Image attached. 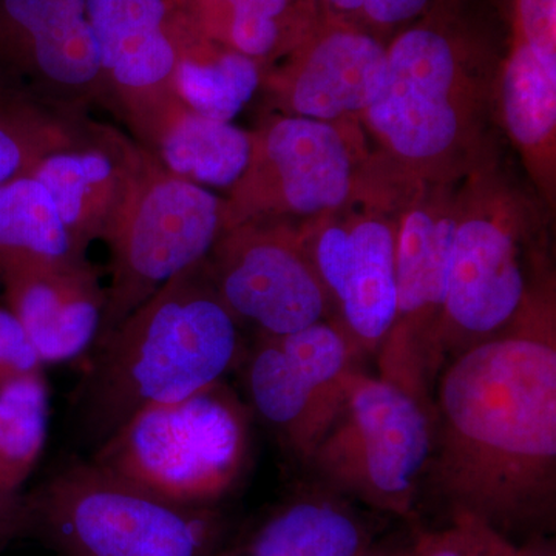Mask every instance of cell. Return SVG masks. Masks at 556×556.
Instances as JSON below:
<instances>
[{
	"mask_svg": "<svg viewBox=\"0 0 556 556\" xmlns=\"http://www.w3.org/2000/svg\"><path fill=\"white\" fill-rule=\"evenodd\" d=\"M431 401V482L456 521L500 533L556 489V302L444 362Z\"/></svg>",
	"mask_w": 556,
	"mask_h": 556,
	"instance_id": "6da1fadb",
	"label": "cell"
},
{
	"mask_svg": "<svg viewBox=\"0 0 556 556\" xmlns=\"http://www.w3.org/2000/svg\"><path fill=\"white\" fill-rule=\"evenodd\" d=\"M507 35L493 0H439L397 33L386 86L361 119L372 148L424 181L470 174L504 141L495 90Z\"/></svg>",
	"mask_w": 556,
	"mask_h": 556,
	"instance_id": "7a4b0ae2",
	"label": "cell"
},
{
	"mask_svg": "<svg viewBox=\"0 0 556 556\" xmlns=\"http://www.w3.org/2000/svg\"><path fill=\"white\" fill-rule=\"evenodd\" d=\"M506 139L457 186L448 292L439 328L448 356L556 302L555 211L533 188Z\"/></svg>",
	"mask_w": 556,
	"mask_h": 556,
	"instance_id": "3957f363",
	"label": "cell"
},
{
	"mask_svg": "<svg viewBox=\"0 0 556 556\" xmlns=\"http://www.w3.org/2000/svg\"><path fill=\"white\" fill-rule=\"evenodd\" d=\"M239 351V321L200 263L94 343L78 390L80 433L94 452L142 409L181 401L223 380Z\"/></svg>",
	"mask_w": 556,
	"mask_h": 556,
	"instance_id": "277c9868",
	"label": "cell"
},
{
	"mask_svg": "<svg viewBox=\"0 0 556 556\" xmlns=\"http://www.w3.org/2000/svg\"><path fill=\"white\" fill-rule=\"evenodd\" d=\"M25 504L27 536L64 556H211L222 533L214 508L164 500L91 460L56 471Z\"/></svg>",
	"mask_w": 556,
	"mask_h": 556,
	"instance_id": "5b68a950",
	"label": "cell"
},
{
	"mask_svg": "<svg viewBox=\"0 0 556 556\" xmlns=\"http://www.w3.org/2000/svg\"><path fill=\"white\" fill-rule=\"evenodd\" d=\"M247 447V415L219 380L181 401L142 409L90 460L164 500L212 507L236 484Z\"/></svg>",
	"mask_w": 556,
	"mask_h": 556,
	"instance_id": "8992f818",
	"label": "cell"
},
{
	"mask_svg": "<svg viewBox=\"0 0 556 556\" xmlns=\"http://www.w3.org/2000/svg\"><path fill=\"white\" fill-rule=\"evenodd\" d=\"M416 179L375 149L343 206L299 223L331 311L353 345L375 350L393 327L399 218Z\"/></svg>",
	"mask_w": 556,
	"mask_h": 556,
	"instance_id": "52a82bcc",
	"label": "cell"
},
{
	"mask_svg": "<svg viewBox=\"0 0 556 556\" xmlns=\"http://www.w3.org/2000/svg\"><path fill=\"white\" fill-rule=\"evenodd\" d=\"M375 148L361 121L269 113L251 131L248 166L225 201V232L249 222L299 223L346 203Z\"/></svg>",
	"mask_w": 556,
	"mask_h": 556,
	"instance_id": "ba28073f",
	"label": "cell"
},
{
	"mask_svg": "<svg viewBox=\"0 0 556 556\" xmlns=\"http://www.w3.org/2000/svg\"><path fill=\"white\" fill-rule=\"evenodd\" d=\"M225 233V201L161 166L148 150L105 241L110 283L98 340L172 278L200 265Z\"/></svg>",
	"mask_w": 556,
	"mask_h": 556,
	"instance_id": "9c48e42d",
	"label": "cell"
},
{
	"mask_svg": "<svg viewBox=\"0 0 556 556\" xmlns=\"http://www.w3.org/2000/svg\"><path fill=\"white\" fill-rule=\"evenodd\" d=\"M456 182L417 178L399 218L397 306L380 351V378L397 383L431 405L441 368L439 328L447 300L457 217Z\"/></svg>",
	"mask_w": 556,
	"mask_h": 556,
	"instance_id": "30bf717a",
	"label": "cell"
},
{
	"mask_svg": "<svg viewBox=\"0 0 556 556\" xmlns=\"http://www.w3.org/2000/svg\"><path fill=\"white\" fill-rule=\"evenodd\" d=\"M342 413L317 444L325 468L375 506L407 515L430 464L431 408L397 383L351 371Z\"/></svg>",
	"mask_w": 556,
	"mask_h": 556,
	"instance_id": "8fae6325",
	"label": "cell"
},
{
	"mask_svg": "<svg viewBox=\"0 0 556 556\" xmlns=\"http://www.w3.org/2000/svg\"><path fill=\"white\" fill-rule=\"evenodd\" d=\"M204 266L223 305L263 336L292 334L331 313L295 223L249 222L226 230Z\"/></svg>",
	"mask_w": 556,
	"mask_h": 556,
	"instance_id": "7c38bea8",
	"label": "cell"
},
{
	"mask_svg": "<svg viewBox=\"0 0 556 556\" xmlns=\"http://www.w3.org/2000/svg\"><path fill=\"white\" fill-rule=\"evenodd\" d=\"M0 87L79 116L110 98L86 0H0Z\"/></svg>",
	"mask_w": 556,
	"mask_h": 556,
	"instance_id": "4fadbf2b",
	"label": "cell"
},
{
	"mask_svg": "<svg viewBox=\"0 0 556 556\" xmlns=\"http://www.w3.org/2000/svg\"><path fill=\"white\" fill-rule=\"evenodd\" d=\"M350 345L338 324L321 320L292 334L262 336L249 358L255 412L300 452H313L342 412Z\"/></svg>",
	"mask_w": 556,
	"mask_h": 556,
	"instance_id": "5bb4252c",
	"label": "cell"
},
{
	"mask_svg": "<svg viewBox=\"0 0 556 556\" xmlns=\"http://www.w3.org/2000/svg\"><path fill=\"white\" fill-rule=\"evenodd\" d=\"M386 79V40L320 17L294 49L262 70L260 89L274 113L343 123L362 119Z\"/></svg>",
	"mask_w": 556,
	"mask_h": 556,
	"instance_id": "9a60e30c",
	"label": "cell"
},
{
	"mask_svg": "<svg viewBox=\"0 0 556 556\" xmlns=\"http://www.w3.org/2000/svg\"><path fill=\"white\" fill-rule=\"evenodd\" d=\"M110 98L152 144L182 108L174 86L178 50L167 36L164 0H86Z\"/></svg>",
	"mask_w": 556,
	"mask_h": 556,
	"instance_id": "2e32d148",
	"label": "cell"
},
{
	"mask_svg": "<svg viewBox=\"0 0 556 556\" xmlns=\"http://www.w3.org/2000/svg\"><path fill=\"white\" fill-rule=\"evenodd\" d=\"M0 289L43 365L75 361L97 343L108 294L89 260L11 263Z\"/></svg>",
	"mask_w": 556,
	"mask_h": 556,
	"instance_id": "e0dca14e",
	"label": "cell"
},
{
	"mask_svg": "<svg viewBox=\"0 0 556 556\" xmlns=\"http://www.w3.org/2000/svg\"><path fill=\"white\" fill-rule=\"evenodd\" d=\"M144 149L86 121L78 137L40 161L30 177L49 190L73 243L86 254L118 219Z\"/></svg>",
	"mask_w": 556,
	"mask_h": 556,
	"instance_id": "ac0fdd59",
	"label": "cell"
},
{
	"mask_svg": "<svg viewBox=\"0 0 556 556\" xmlns=\"http://www.w3.org/2000/svg\"><path fill=\"white\" fill-rule=\"evenodd\" d=\"M164 169L203 188H232L247 169L251 131L182 105L152 142Z\"/></svg>",
	"mask_w": 556,
	"mask_h": 556,
	"instance_id": "d6986e66",
	"label": "cell"
},
{
	"mask_svg": "<svg viewBox=\"0 0 556 556\" xmlns=\"http://www.w3.org/2000/svg\"><path fill=\"white\" fill-rule=\"evenodd\" d=\"M318 20V0H208L212 38L262 68L294 49Z\"/></svg>",
	"mask_w": 556,
	"mask_h": 556,
	"instance_id": "ffe728a7",
	"label": "cell"
},
{
	"mask_svg": "<svg viewBox=\"0 0 556 556\" xmlns=\"http://www.w3.org/2000/svg\"><path fill=\"white\" fill-rule=\"evenodd\" d=\"M365 527L350 510L328 500L292 501L258 527L249 556H364Z\"/></svg>",
	"mask_w": 556,
	"mask_h": 556,
	"instance_id": "44dd1931",
	"label": "cell"
},
{
	"mask_svg": "<svg viewBox=\"0 0 556 556\" xmlns=\"http://www.w3.org/2000/svg\"><path fill=\"white\" fill-rule=\"evenodd\" d=\"M49 190L21 177L0 185V270L17 262L83 260Z\"/></svg>",
	"mask_w": 556,
	"mask_h": 556,
	"instance_id": "7402d4cb",
	"label": "cell"
},
{
	"mask_svg": "<svg viewBox=\"0 0 556 556\" xmlns=\"http://www.w3.org/2000/svg\"><path fill=\"white\" fill-rule=\"evenodd\" d=\"M260 83L257 62L219 43L178 53L175 91L182 105L206 118L230 123L252 100Z\"/></svg>",
	"mask_w": 556,
	"mask_h": 556,
	"instance_id": "603a6c76",
	"label": "cell"
},
{
	"mask_svg": "<svg viewBox=\"0 0 556 556\" xmlns=\"http://www.w3.org/2000/svg\"><path fill=\"white\" fill-rule=\"evenodd\" d=\"M86 121L0 87V185L30 177L36 166L78 137Z\"/></svg>",
	"mask_w": 556,
	"mask_h": 556,
	"instance_id": "cb8c5ba5",
	"label": "cell"
},
{
	"mask_svg": "<svg viewBox=\"0 0 556 556\" xmlns=\"http://www.w3.org/2000/svg\"><path fill=\"white\" fill-rule=\"evenodd\" d=\"M50 396L43 372L0 387V489L20 492L46 448Z\"/></svg>",
	"mask_w": 556,
	"mask_h": 556,
	"instance_id": "d4e9b609",
	"label": "cell"
},
{
	"mask_svg": "<svg viewBox=\"0 0 556 556\" xmlns=\"http://www.w3.org/2000/svg\"><path fill=\"white\" fill-rule=\"evenodd\" d=\"M511 548L503 535L486 527L456 521L455 529L427 536L415 556H507Z\"/></svg>",
	"mask_w": 556,
	"mask_h": 556,
	"instance_id": "484cf974",
	"label": "cell"
},
{
	"mask_svg": "<svg viewBox=\"0 0 556 556\" xmlns=\"http://www.w3.org/2000/svg\"><path fill=\"white\" fill-rule=\"evenodd\" d=\"M439 0H365L357 28L390 42L433 9Z\"/></svg>",
	"mask_w": 556,
	"mask_h": 556,
	"instance_id": "4316f807",
	"label": "cell"
},
{
	"mask_svg": "<svg viewBox=\"0 0 556 556\" xmlns=\"http://www.w3.org/2000/svg\"><path fill=\"white\" fill-rule=\"evenodd\" d=\"M42 369V361L20 320L10 309L0 308V387Z\"/></svg>",
	"mask_w": 556,
	"mask_h": 556,
	"instance_id": "83f0119b",
	"label": "cell"
},
{
	"mask_svg": "<svg viewBox=\"0 0 556 556\" xmlns=\"http://www.w3.org/2000/svg\"><path fill=\"white\" fill-rule=\"evenodd\" d=\"M28 518L25 495L0 489V551L27 536Z\"/></svg>",
	"mask_w": 556,
	"mask_h": 556,
	"instance_id": "f1b7e54d",
	"label": "cell"
},
{
	"mask_svg": "<svg viewBox=\"0 0 556 556\" xmlns=\"http://www.w3.org/2000/svg\"><path fill=\"white\" fill-rule=\"evenodd\" d=\"M365 0H318V10L324 20L356 27Z\"/></svg>",
	"mask_w": 556,
	"mask_h": 556,
	"instance_id": "f546056e",
	"label": "cell"
},
{
	"mask_svg": "<svg viewBox=\"0 0 556 556\" xmlns=\"http://www.w3.org/2000/svg\"><path fill=\"white\" fill-rule=\"evenodd\" d=\"M507 556H554V554H551V552H538V551H530V552H518L517 548H511L510 552H508Z\"/></svg>",
	"mask_w": 556,
	"mask_h": 556,
	"instance_id": "4dcf8cb0",
	"label": "cell"
},
{
	"mask_svg": "<svg viewBox=\"0 0 556 556\" xmlns=\"http://www.w3.org/2000/svg\"><path fill=\"white\" fill-rule=\"evenodd\" d=\"M402 556H415V554H413V555H402Z\"/></svg>",
	"mask_w": 556,
	"mask_h": 556,
	"instance_id": "1f68e13d",
	"label": "cell"
}]
</instances>
